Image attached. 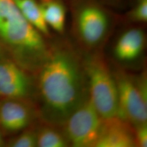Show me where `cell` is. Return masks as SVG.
<instances>
[{
  "mask_svg": "<svg viewBox=\"0 0 147 147\" xmlns=\"http://www.w3.org/2000/svg\"><path fill=\"white\" fill-rule=\"evenodd\" d=\"M35 76L42 122L61 127L89 98L83 54L68 34H54L49 39V53Z\"/></svg>",
  "mask_w": 147,
  "mask_h": 147,
  "instance_id": "obj_1",
  "label": "cell"
},
{
  "mask_svg": "<svg viewBox=\"0 0 147 147\" xmlns=\"http://www.w3.org/2000/svg\"><path fill=\"white\" fill-rule=\"evenodd\" d=\"M49 39L25 19L13 0H0V45L23 68L36 74L49 53Z\"/></svg>",
  "mask_w": 147,
  "mask_h": 147,
  "instance_id": "obj_2",
  "label": "cell"
},
{
  "mask_svg": "<svg viewBox=\"0 0 147 147\" xmlns=\"http://www.w3.org/2000/svg\"><path fill=\"white\" fill-rule=\"evenodd\" d=\"M68 36L82 53L104 51L120 24V14L99 0H67Z\"/></svg>",
  "mask_w": 147,
  "mask_h": 147,
  "instance_id": "obj_3",
  "label": "cell"
},
{
  "mask_svg": "<svg viewBox=\"0 0 147 147\" xmlns=\"http://www.w3.org/2000/svg\"><path fill=\"white\" fill-rule=\"evenodd\" d=\"M82 54L90 100L102 119L117 117V84L110 63L104 51Z\"/></svg>",
  "mask_w": 147,
  "mask_h": 147,
  "instance_id": "obj_4",
  "label": "cell"
},
{
  "mask_svg": "<svg viewBox=\"0 0 147 147\" xmlns=\"http://www.w3.org/2000/svg\"><path fill=\"white\" fill-rule=\"evenodd\" d=\"M118 94L117 117L132 126L147 123V74L146 67L134 74L110 63Z\"/></svg>",
  "mask_w": 147,
  "mask_h": 147,
  "instance_id": "obj_5",
  "label": "cell"
},
{
  "mask_svg": "<svg viewBox=\"0 0 147 147\" xmlns=\"http://www.w3.org/2000/svg\"><path fill=\"white\" fill-rule=\"evenodd\" d=\"M104 119L89 97L86 100L61 126L71 147H95L100 137Z\"/></svg>",
  "mask_w": 147,
  "mask_h": 147,
  "instance_id": "obj_6",
  "label": "cell"
},
{
  "mask_svg": "<svg viewBox=\"0 0 147 147\" xmlns=\"http://www.w3.org/2000/svg\"><path fill=\"white\" fill-rule=\"evenodd\" d=\"M0 98H16L36 102V76L8 55H0Z\"/></svg>",
  "mask_w": 147,
  "mask_h": 147,
  "instance_id": "obj_7",
  "label": "cell"
},
{
  "mask_svg": "<svg viewBox=\"0 0 147 147\" xmlns=\"http://www.w3.org/2000/svg\"><path fill=\"white\" fill-rule=\"evenodd\" d=\"M41 121L36 103L16 98H0V129L6 138Z\"/></svg>",
  "mask_w": 147,
  "mask_h": 147,
  "instance_id": "obj_8",
  "label": "cell"
},
{
  "mask_svg": "<svg viewBox=\"0 0 147 147\" xmlns=\"http://www.w3.org/2000/svg\"><path fill=\"white\" fill-rule=\"evenodd\" d=\"M146 25L122 24L113 47L114 63L122 67L138 63L144 53L146 44Z\"/></svg>",
  "mask_w": 147,
  "mask_h": 147,
  "instance_id": "obj_9",
  "label": "cell"
},
{
  "mask_svg": "<svg viewBox=\"0 0 147 147\" xmlns=\"http://www.w3.org/2000/svg\"><path fill=\"white\" fill-rule=\"evenodd\" d=\"M95 147H136L134 127L117 116L104 119Z\"/></svg>",
  "mask_w": 147,
  "mask_h": 147,
  "instance_id": "obj_10",
  "label": "cell"
},
{
  "mask_svg": "<svg viewBox=\"0 0 147 147\" xmlns=\"http://www.w3.org/2000/svg\"><path fill=\"white\" fill-rule=\"evenodd\" d=\"M44 21L55 34H66V21L68 13L65 0H39Z\"/></svg>",
  "mask_w": 147,
  "mask_h": 147,
  "instance_id": "obj_11",
  "label": "cell"
},
{
  "mask_svg": "<svg viewBox=\"0 0 147 147\" xmlns=\"http://www.w3.org/2000/svg\"><path fill=\"white\" fill-rule=\"evenodd\" d=\"M25 19L46 38H51L53 33L42 18L39 0H13Z\"/></svg>",
  "mask_w": 147,
  "mask_h": 147,
  "instance_id": "obj_12",
  "label": "cell"
},
{
  "mask_svg": "<svg viewBox=\"0 0 147 147\" xmlns=\"http://www.w3.org/2000/svg\"><path fill=\"white\" fill-rule=\"evenodd\" d=\"M61 127L40 121L37 131V147H69Z\"/></svg>",
  "mask_w": 147,
  "mask_h": 147,
  "instance_id": "obj_13",
  "label": "cell"
},
{
  "mask_svg": "<svg viewBox=\"0 0 147 147\" xmlns=\"http://www.w3.org/2000/svg\"><path fill=\"white\" fill-rule=\"evenodd\" d=\"M130 8L120 14V23L143 25L147 23V0H134Z\"/></svg>",
  "mask_w": 147,
  "mask_h": 147,
  "instance_id": "obj_14",
  "label": "cell"
},
{
  "mask_svg": "<svg viewBox=\"0 0 147 147\" xmlns=\"http://www.w3.org/2000/svg\"><path fill=\"white\" fill-rule=\"evenodd\" d=\"M39 123L23 130L13 136L8 138L6 140L5 146L37 147V131H38V125Z\"/></svg>",
  "mask_w": 147,
  "mask_h": 147,
  "instance_id": "obj_15",
  "label": "cell"
},
{
  "mask_svg": "<svg viewBox=\"0 0 147 147\" xmlns=\"http://www.w3.org/2000/svg\"><path fill=\"white\" fill-rule=\"evenodd\" d=\"M134 138L136 147L147 146V123L134 127Z\"/></svg>",
  "mask_w": 147,
  "mask_h": 147,
  "instance_id": "obj_16",
  "label": "cell"
},
{
  "mask_svg": "<svg viewBox=\"0 0 147 147\" xmlns=\"http://www.w3.org/2000/svg\"><path fill=\"white\" fill-rule=\"evenodd\" d=\"M103 4L109 7L113 10H121L129 6L131 1L130 0H99Z\"/></svg>",
  "mask_w": 147,
  "mask_h": 147,
  "instance_id": "obj_17",
  "label": "cell"
},
{
  "mask_svg": "<svg viewBox=\"0 0 147 147\" xmlns=\"http://www.w3.org/2000/svg\"><path fill=\"white\" fill-rule=\"evenodd\" d=\"M6 140L7 138L3 135L2 131L0 129V147H4L6 144Z\"/></svg>",
  "mask_w": 147,
  "mask_h": 147,
  "instance_id": "obj_18",
  "label": "cell"
},
{
  "mask_svg": "<svg viewBox=\"0 0 147 147\" xmlns=\"http://www.w3.org/2000/svg\"><path fill=\"white\" fill-rule=\"evenodd\" d=\"M5 54L7 55V53H5V51L4 49H3L2 46L0 45V55H5Z\"/></svg>",
  "mask_w": 147,
  "mask_h": 147,
  "instance_id": "obj_19",
  "label": "cell"
},
{
  "mask_svg": "<svg viewBox=\"0 0 147 147\" xmlns=\"http://www.w3.org/2000/svg\"><path fill=\"white\" fill-rule=\"evenodd\" d=\"M130 1H131V3L134 1V0H130ZM131 3H130V4H131Z\"/></svg>",
  "mask_w": 147,
  "mask_h": 147,
  "instance_id": "obj_20",
  "label": "cell"
},
{
  "mask_svg": "<svg viewBox=\"0 0 147 147\" xmlns=\"http://www.w3.org/2000/svg\"><path fill=\"white\" fill-rule=\"evenodd\" d=\"M65 1H67V0H65Z\"/></svg>",
  "mask_w": 147,
  "mask_h": 147,
  "instance_id": "obj_21",
  "label": "cell"
}]
</instances>
